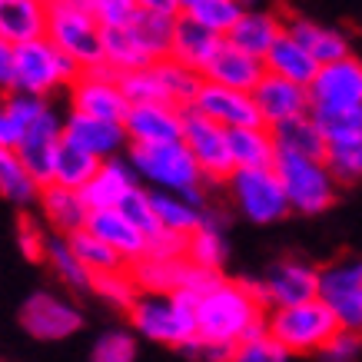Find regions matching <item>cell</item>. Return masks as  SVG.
<instances>
[{
  "mask_svg": "<svg viewBox=\"0 0 362 362\" xmlns=\"http://www.w3.org/2000/svg\"><path fill=\"white\" fill-rule=\"evenodd\" d=\"M289 359H293V356H289L269 332H259V336L240 342L236 352H233V362H289Z\"/></svg>",
  "mask_w": 362,
  "mask_h": 362,
  "instance_id": "7dc6e473",
  "label": "cell"
},
{
  "mask_svg": "<svg viewBox=\"0 0 362 362\" xmlns=\"http://www.w3.org/2000/svg\"><path fill=\"white\" fill-rule=\"evenodd\" d=\"M64 140H70L74 146H80L83 153L97 156L100 163L117 160V156H120V150H130V140H127L123 123L97 120V117L74 113V110L64 117Z\"/></svg>",
  "mask_w": 362,
  "mask_h": 362,
  "instance_id": "ac0fdd59",
  "label": "cell"
},
{
  "mask_svg": "<svg viewBox=\"0 0 362 362\" xmlns=\"http://www.w3.org/2000/svg\"><path fill=\"white\" fill-rule=\"evenodd\" d=\"M40 189L17 150H0V197L13 206H30L40 199Z\"/></svg>",
  "mask_w": 362,
  "mask_h": 362,
  "instance_id": "836d02e7",
  "label": "cell"
},
{
  "mask_svg": "<svg viewBox=\"0 0 362 362\" xmlns=\"http://www.w3.org/2000/svg\"><path fill=\"white\" fill-rule=\"evenodd\" d=\"M187 263L197 269H209V273H223L226 263V240H223L220 220H213V213L206 209V220L193 236H187Z\"/></svg>",
  "mask_w": 362,
  "mask_h": 362,
  "instance_id": "e575fe53",
  "label": "cell"
},
{
  "mask_svg": "<svg viewBox=\"0 0 362 362\" xmlns=\"http://www.w3.org/2000/svg\"><path fill=\"white\" fill-rule=\"evenodd\" d=\"M23 136V123L7 110V103L0 100V150H17V143Z\"/></svg>",
  "mask_w": 362,
  "mask_h": 362,
  "instance_id": "816d5d0a",
  "label": "cell"
},
{
  "mask_svg": "<svg viewBox=\"0 0 362 362\" xmlns=\"http://www.w3.org/2000/svg\"><path fill=\"white\" fill-rule=\"evenodd\" d=\"M136 336L160 346L187 352L197 342V319H193V303L187 296H156V293H140L127 313Z\"/></svg>",
  "mask_w": 362,
  "mask_h": 362,
  "instance_id": "277c9868",
  "label": "cell"
},
{
  "mask_svg": "<svg viewBox=\"0 0 362 362\" xmlns=\"http://www.w3.org/2000/svg\"><path fill=\"white\" fill-rule=\"evenodd\" d=\"M319 303L329 309L342 332L362 336V259L342 256L319 266Z\"/></svg>",
  "mask_w": 362,
  "mask_h": 362,
  "instance_id": "ba28073f",
  "label": "cell"
},
{
  "mask_svg": "<svg viewBox=\"0 0 362 362\" xmlns=\"http://www.w3.org/2000/svg\"><path fill=\"white\" fill-rule=\"evenodd\" d=\"M136 187H140V180H136V173H133V166L117 156V160L100 163L97 176L83 187L80 197H83V203H87L90 213H107V209H120L123 199L130 197Z\"/></svg>",
  "mask_w": 362,
  "mask_h": 362,
  "instance_id": "603a6c76",
  "label": "cell"
},
{
  "mask_svg": "<svg viewBox=\"0 0 362 362\" xmlns=\"http://www.w3.org/2000/svg\"><path fill=\"white\" fill-rule=\"evenodd\" d=\"M13 93V47L0 40V97Z\"/></svg>",
  "mask_w": 362,
  "mask_h": 362,
  "instance_id": "f5cc1de1",
  "label": "cell"
},
{
  "mask_svg": "<svg viewBox=\"0 0 362 362\" xmlns=\"http://www.w3.org/2000/svg\"><path fill=\"white\" fill-rule=\"evenodd\" d=\"M47 33V4L40 0H0V40L11 47L30 44Z\"/></svg>",
  "mask_w": 362,
  "mask_h": 362,
  "instance_id": "83f0119b",
  "label": "cell"
},
{
  "mask_svg": "<svg viewBox=\"0 0 362 362\" xmlns=\"http://www.w3.org/2000/svg\"><path fill=\"white\" fill-rule=\"evenodd\" d=\"M90 293H97V296L107 299L110 306L127 309V313H130L133 303L140 299V286H136V279H133L130 266H123V269H113V273L93 276V286H90Z\"/></svg>",
  "mask_w": 362,
  "mask_h": 362,
  "instance_id": "b9f144b4",
  "label": "cell"
},
{
  "mask_svg": "<svg viewBox=\"0 0 362 362\" xmlns=\"http://www.w3.org/2000/svg\"><path fill=\"white\" fill-rule=\"evenodd\" d=\"M127 163L133 166L136 180H143L150 193H173L187 197L189 203L203 206V173L189 150L180 143H160V146H130Z\"/></svg>",
  "mask_w": 362,
  "mask_h": 362,
  "instance_id": "7a4b0ae2",
  "label": "cell"
},
{
  "mask_svg": "<svg viewBox=\"0 0 362 362\" xmlns=\"http://www.w3.org/2000/svg\"><path fill=\"white\" fill-rule=\"evenodd\" d=\"M21 326L33 339H70L83 326V313L74 303H66L64 296H57V293H33L21 306Z\"/></svg>",
  "mask_w": 362,
  "mask_h": 362,
  "instance_id": "5bb4252c",
  "label": "cell"
},
{
  "mask_svg": "<svg viewBox=\"0 0 362 362\" xmlns=\"http://www.w3.org/2000/svg\"><path fill=\"white\" fill-rule=\"evenodd\" d=\"M97 170H100L97 156L83 153L80 146H74L70 140H64V143H60V150H57L54 176H50V183H54V187L77 189V193H83V187H87L93 176H97Z\"/></svg>",
  "mask_w": 362,
  "mask_h": 362,
  "instance_id": "8d00e7d4",
  "label": "cell"
},
{
  "mask_svg": "<svg viewBox=\"0 0 362 362\" xmlns=\"http://www.w3.org/2000/svg\"><path fill=\"white\" fill-rule=\"evenodd\" d=\"M286 33V17L273 11H243V17L236 21L230 33H226V44H233L243 54L266 60V54L273 50V44Z\"/></svg>",
  "mask_w": 362,
  "mask_h": 362,
  "instance_id": "cb8c5ba5",
  "label": "cell"
},
{
  "mask_svg": "<svg viewBox=\"0 0 362 362\" xmlns=\"http://www.w3.org/2000/svg\"><path fill=\"white\" fill-rule=\"evenodd\" d=\"M183 117H187V110L170 107V103H140V107H130L123 130H127L130 146L180 143L183 140Z\"/></svg>",
  "mask_w": 362,
  "mask_h": 362,
  "instance_id": "e0dca14e",
  "label": "cell"
},
{
  "mask_svg": "<svg viewBox=\"0 0 362 362\" xmlns=\"http://www.w3.org/2000/svg\"><path fill=\"white\" fill-rule=\"evenodd\" d=\"M136 359V336L127 329L103 332L93 349H90V362H133Z\"/></svg>",
  "mask_w": 362,
  "mask_h": 362,
  "instance_id": "bcb514c9",
  "label": "cell"
},
{
  "mask_svg": "<svg viewBox=\"0 0 362 362\" xmlns=\"http://www.w3.org/2000/svg\"><path fill=\"white\" fill-rule=\"evenodd\" d=\"M44 37L80 74L103 66V27L90 0H50Z\"/></svg>",
  "mask_w": 362,
  "mask_h": 362,
  "instance_id": "3957f363",
  "label": "cell"
},
{
  "mask_svg": "<svg viewBox=\"0 0 362 362\" xmlns=\"http://www.w3.org/2000/svg\"><path fill=\"white\" fill-rule=\"evenodd\" d=\"M120 213L127 216V220L136 226V230L146 236V243H156L160 236H163V230H160V220H156V209H153V199H150V189L136 187L130 193V197L123 199Z\"/></svg>",
  "mask_w": 362,
  "mask_h": 362,
  "instance_id": "ee69618b",
  "label": "cell"
},
{
  "mask_svg": "<svg viewBox=\"0 0 362 362\" xmlns=\"http://www.w3.org/2000/svg\"><path fill=\"white\" fill-rule=\"evenodd\" d=\"M226 187H230V197L236 203V209L250 223H256V226L279 223L293 213L273 166L269 170H236Z\"/></svg>",
  "mask_w": 362,
  "mask_h": 362,
  "instance_id": "9c48e42d",
  "label": "cell"
},
{
  "mask_svg": "<svg viewBox=\"0 0 362 362\" xmlns=\"http://www.w3.org/2000/svg\"><path fill=\"white\" fill-rule=\"evenodd\" d=\"M80 70L47 37L13 47V93L50 100L57 90H70Z\"/></svg>",
  "mask_w": 362,
  "mask_h": 362,
  "instance_id": "5b68a950",
  "label": "cell"
},
{
  "mask_svg": "<svg viewBox=\"0 0 362 362\" xmlns=\"http://www.w3.org/2000/svg\"><path fill=\"white\" fill-rule=\"evenodd\" d=\"M17 240H21V252L27 259H47V246H50V236L44 233V226L37 220H30L27 213L17 223Z\"/></svg>",
  "mask_w": 362,
  "mask_h": 362,
  "instance_id": "681fc988",
  "label": "cell"
},
{
  "mask_svg": "<svg viewBox=\"0 0 362 362\" xmlns=\"http://www.w3.org/2000/svg\"><path fill=\"white\" fill-rule=\"evenodd\" d=\"M309 117L316 120L326 143L362 140V107H352V110H316Z\"/></svg>",
  "mask_w": 362,
  "mask_h": 362,
  "instance_id": "7bdbcfd3",
  "label": "cell"
},
{
  "mask_svg": "<svg viewBox=\"0 0 362 362\" xmlns=\"http://www.w3.org/2000/svg\"><path fill=\"white\" fill-rule=\"evenodd\" d=\"M326 170L339 187L359 183L362 180V140H342V143H326V156H322Z\"/></svg>",
  "mask_w": 362,
  "mask_h": 362,
  "instance_id": "60d3db41",
  "label": "cell"
},
{
  "mask_svg": "<svg viewBox=\"0 0 362 362\" xmlns=\"http://www.w3.org/2000/svg\"><path fill=\"white\" fill-rule=\"evenodd\" d=\"M47 266L54 269V276L66 286V289L87 293L90 286H93V276H90L87 266L74 256V250L66 246V240H50V246H47Z\"/></svg>",
  "mask_w": 362,
  "mask_h": 362,
  "instance_id": "ab89813d",
  "label": "cell"
},
{
  "mask_svg": "<svg viewBox=\"0 0 362 362\" xmlns=\"http://www.w3.org/2000/svg\"><path fill=\"white\" fill-rule=\"evenodd\" d=\"M66 246L74 250V256H77L80 263L87 266L90 276H103V273H113V269H123V266H127L107 243L97 240L90 230H80V233H74V236H66Z\"/></svg>",
  "mask_w": 362,
  "mask_h": 362,
  "instance_id": "f35d334b",
  "label": "cell"
},
{
  "mask_svg": "<svg viewBox=\"0 0 362 362\" xmlns=\"http://www.w3.org/2000/svg\"><path fill=\"white\" fill-rule=\"evenodd\" d=\"M263 77H266L263 60L243 54V50H236V47L226 44V40L220 44V50L213 54V60H209L206 70H203V80H206V83H216V87H226V90H240V93H252Z\"/></svg>",
  "mask_w": 362,
  "mask_h": 362,
  "instance_id": "7402d4cb",
  "label": "cell"
},
{
  "mask_svg": "<svg viewBox=\"0 0 362 362\" xmlns=\"http://www.w3.org/2000/svg\"><path fill=\"white\" fill-rule=\"evenodd\" d=\"M133 279L140 293H156V296H180L189 276L187 256L180 259H163V256H143L140 263L130 266Z\"/></svg>",
  "mask_w": 362,
  "mask_h": 362,
  "instance_id": "f1b7e54d",
  "label": "cell"
},
{
  "mask_svg": "<svg viewBox=\"0 0 362 362\" xmlns=\"http://www.w3.org/2000/svg\"><path fill=\"white\" fill-rule=\"evenodd\" d=\"M66 93H70V110L74 113H87V117L113 123H123L130 113V100L120 87V74H113L110 66L83 70Z\"/></svg>",
  "mask_w": 362,
  "mask_h": 362,
  "instance_id": "8fae6325",
  "label": "cell"
},
{
  "mask_svg": "<svg viewBox=\"0 0 362 362\" xmlns=\"http://www.w3.org/2000/svg\"><path fill=\"white\" fill-rule=\"evenodd\" d=\"M286 33L306 50L319 66L339 64L349 57V40L346 33L329 27V23H319L306 13H286Z\"/></svg>",
  "mask_w": 362,
  "mask_h": 362,
  "instance_id": "44dd1931",
  "label": "cell"
},
{
  "mask_svg": "<svg viewBox=\"0 0 362 362\" xmlns=\"http://www.w3.org/2000/svg\"><path fill=\"white\" fill-rule=\"evenodd\" d=\"M90 7H93L103 30H127L136 21L140 0H90Z\"/></svg>",
  "mask_w": 362,
  "mask_h": 362,
  "instance_id": "c3c4849f",
  "label": "cell"
},
{
  "mask_svg": "<svg viewBox=\"0 0 362 362\" xmlns=\"http://www.w3.org/2000/svg\"><path fill=\"white\" fill-rule=\"evenodd\" d=\"M276 156H306V160H322L326 156V136L316 127L313 117H299L283 127H273Z\"/></svg>",
  "mask_w": 362,
  "mask_h": 362,
  "instance_id": "1f68e13d",
  "label": "cell"
},
{
  "mask_svg": "<svg viewBox=\"0 0 362 362\" xmlns=\"http://www.w3.org/2000/svg\"><path fill=\"white\" fill-rule=\"evenodd\" d=\"M60 143H64V120L54 113V107H47V110L23 130L21 143H17V153H21V160L27 163V170L33 173V180H37L40 187H50Z\"/></svg>",
  "mask_w": 362,
  "mask_h": 362,
  "instance_id": "9a60e30c",
  "label": "cell"
},
{
  "mask_svg": "<svg viewBox=\"0 0 362 362\" xmlns=\"http://www.w3.org/2000/svg\"><path fill=\"white\" fill-rule=\"evenodd\" d=\"M87 230L97 236V240H103L107 246H110L117 256H120L127 266L140 263L143 256H146V250H150V243H146V236H143L136 226H133L127 216H123L120 209H107V213H90V223Z\"/></svg>",
  "mask_w": 362,
  "mask_h": 362,
  "instance_id": "d4e9b609",
  "label": "cell"
},
{
  "mask_svg": "<svg viewBox=\"0 0 362 362\" xmlns=\"http://www.w3.org/2000/svg\"><path fill=\"white\" fill-rule=\"evenodd\" d=\"M263 66H266V74H273V77H279V80H289V83L306 87V90L319 74V64L289 37V33H283V37L273 44V50H269L263 60Z\"/></svg>",
  "mask_w": 362,
  "mask_h": 362,
  "instance_id": "f546056e",
  "label": "cell"
},
{
  "mask_svg": "<svg viewBox=\"0 0 362 362\" xmlns=\"http://www.w3.org/2000/svg\"><path fill=\"white\" fill-rule=\"evenodd\" d=\"M266 332L289 356H309V352H322L329 346V339L339 332V322L319 299H313V303H303V306L269 309Z\"/></svg>",
  "mask_w": 362,
  "mask_h": 362,
  "instance_id": "8992f818",
  "label": "cell"
},
{
  "mask_svg": "<svg viewBox=\"0 0 362 362\" xmlns=\"http://www.w3.org/2000/svg\"><path fill=\"white\" fill-rule=\"evenodd\" d=\"M189 303H193V319H197V342L236 349L240 342L266 332L269 309L259 296V286L250 279L220 276Z\"/></svg>",
  "mask_w": 362,
  "mask_h": 362,
  "instance_id": "6da1fadb",
  "label": "cell"
},
{
  "mask_svg": "<svg viewBox=\"0 0 362 362\" xmlns=\"http://www.w3.org/2000/svg\"><path fill=\"white\" fill-rule=\"evenodd\" d=\"M189 110H197L199 117L213 120L226 133L246 130V127H263L259 110H256V103H252V93L216 87V83H206V80H203V87H199V93H197V100H193Z\"/></svg>",
  "mask_w": 362,
  "mask_h": 362,
  "instance_id": "2e32d148",
  "label": "cell"
},
{
  "mask_svg": "<svg viewBox=\"0 0 362 362\" xmlns=\"http://www.w3.org/2000/svg\"><path fill=\"white\" fill-rule=\"evenodd\" d=\"M233 170H269L276 163V140L269 127L230 130Z\"/></svg>",
  "mask_w": 362,
  "mask_h": 362,
  "instance_id": "4dcf8cb0",
  "label": "cell"
},
{
  "mask_svg": "<svg viewBox=\"0 0 362 362\" xmlns=\"http://www.w3.org/2000/svg\"><path fill=\"white\" fill-rule=\"evenodd\" d=\"M176 21H180V0H140V11H136V21L130 23V33L153 64L170 57Z\"/></svg>",
  "mask_w": 362,
  "mask_h": 362,
  "instance_id": "d6986e66",
  "label": "cell"
},
{
  "mask_svg": "<svg viewBox=\"0 0 362 362\" xmlns=\"http://www.w3.org/2000/svg\"><path fill=\"white\" fill-rule=\"evenodd\" d=\"M220 44H223V37L203 30L199 23H193L189 17L180 13V21L173 27V40H170V60H176V64L187 66V70H197L199 77H203V70L213 60V54L220 50Z\"/></svg>",
  "mask_w": 362,
  "mask_h": 362,
  "instance_id": "484cf974",
  "label": "cell"
},
{
  "mask_svg": "<svg viewBox=\"0 0 362 362\" xmlns=\"http://www.w3.org/2000/svg\"><path fill=\"white\" fill-rule=\"evenodd\" d=\"M120 87H123V93H127V100H130V107H140V103H166L163 87H160V77H156L153 66L123 74Z\"/></svg>",
  "mask_w": 362,
  "mask_h": 362,
  "instance_id": "f6af8a7d",
  "label": "cell"
},
{
  "mask_svg": "<svg viewBox=\"0 0 362 362\" xmlns=\"http://www.w3.org/2000/svg\"><path fill=\"white\" fill-rule=\"evenodd\" d=\"M156 209V220H160V230L170 233V236H180L187 240L203 226L206 220V206H197L189 203L187 197H173V193H150Z\"/></svg>",
  "mask_w": 362,
  "mask_h": 362,
  "instance_id": "d6a6232c",
  "label": "cell"
},
{
  "mask_svg": "<svg viewBox=\"0 0 362 362\" xmlns=\"http://www.w3.org/2000/svg\"><path fill=\"white\" fill-rule=\"evenodd\" d=\"M183 146L197 160L203 183H230V176L236 173L230 156V133L199 117L197 110H187L183 117Z\"/></svg>",
  "mask_w": 362,
  "mask_h": 362,
  "instance_id": "30bf717a",
  "label": "cell"
},
{
  "mask_svg": "<svg viewBox=\"0 0 362 362\" xmlns=\"http://www.w3.org/2000/svg\"><path fill=\"white\" fill-rule=\"evenodd\" d=\"M276 176L286 189L289 209L303 216H319L339 199V183L332 180L322 160H306V156H276Z\"/></svg>",
  "mask_w": 362,
  "mask_h": 362,
  "instance_id": "52a82bcc",
  "label": "cell"
},
{
  "mask_svg": "<svg viewBox=\"0 0 362 362\" xmlns=\"http://www.w3.org/2000/svg\"><path fill=\"white\" fill-rule=\"evenodd\" d=\"M37 203H40L44 223L54 233H60L64 240L80 230H87L90 209L77 189H64V187H54V183H50V187L40 189V199H37Z\"/></svg>",
  "mask_w": 362,
  "mask_h": 362,
  "instance_id": "4316f807",
  "label": "cell"
},
{
  "mask_svg": "<svg viewBox=\"0 0 362 362\" xmlns=\"http://www.w3.org/2000/svg\"><path fill=\"white\" fill-rule=\"evenodd\" d=\"M243 4L236 0H180V13L189 17L193 23H199L203 30L216 33L226 40V33L236 27V21L243 17Z\"/></svg>",
  "mask_w": 362,
  "mask_h": 362,
  "instance_id": "d590c367",
  "label": "cell"
},
{
  "mask_svg": "<svg viewBox=\"0 0 362 362\" xmlns=\"http://www.w3.org/2000/svg\"><path fill=\"white\" fill-rule=\"evenodd\" d=\"M252 103L259 110L263 127H269V130L289 120H299V117H309V90L273 77V74H266L259 80V87L252 90Z\"/></svg>",
  "mask_w": 362,
  "mask_h": 362,
  "instance_id": "ffe728a7",
  "label": "cell"
},
{
  "mask_svg": "<svg viewBox=\"0 0 362 362\" xmlns=\"http://www.w3.org/2000/svg\"><path fill=\"white\" fill-rule=\"evenodd\" d=\"M352 107H362V60L349 54L339 64L319 66L316 80L309 83V113Z\"/></svg>",
  "mask_w": 362,
  "mask_h": 362,
  "instance_id": "4fadbf2b",
  "label": "cell"
},
{
  "mask_svg": "<svg viewBox=\"0 0 362 362\" xmlns=\"http://www.w3.org/2000/svg\"><path fill=\"white\" fill-rule=\"evenodd\" d=\"M256 286H259L266 309L303 306V303L319 299V266L296 259V256H286V259L269 266Z\"/></svg>",
  "mask_w": 362,
  "mask_h": 362,
  "instance_id": "7c38bea8",
  "label": "cell"
},
{
  "mask_svg": "<svg viewBox=\"0 0 362 362\" xmlns=\"http://www.w3.org/2000/svg\"><path fill=\"white\" fill-rule=\"evenodd\" d=\"M362 349V336H356V332H336L329 339V346L319 352L322 356V362H356V356H359Z\"/></svg>",
  "mask_w": 362,
  "mask_h": 362,
  "instance_id": "f907efd6",
  "label": "cell"
},
{
  "mask_svg": "<svg viewBox=\"0 0 362 362\" xmlns=\"http://www.w3.org/2000/svg\"><path fill=\"white\" fill-rule=\"evenodd\" d=\"M153 70H156V77H160L166 103H170V107H180V110H189L199 93V87H203V77H199L197 70L180 66L176 60H170V57L160 60V64H153Z\"/></svg>",
  "mask_w": 362,
  "mask_h": 362,
  "instance_id": "74e56055",
  "label": "cell"
}]
</instances>
